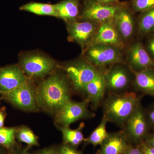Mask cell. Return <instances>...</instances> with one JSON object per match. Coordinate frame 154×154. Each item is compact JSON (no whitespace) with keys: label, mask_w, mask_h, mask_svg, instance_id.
<instances>
[{"label":"cell","mask_w":154,"mask_h":154,"mask_svg":"<svg viewBox=\"0 0 154 154\" xmlns=\"http://www.w3.org/2000/svg\"><path fill=\"white\" fill-rule=\"evenodd\" d=\"M37 100L40 110L54 114L71 99L67 78L52 72L36 88Z\"/></svg>","instance_id":"obj_1"},{"label":"cell","mask_w":154,"mask_h":154,"mask_svg":"<svg viewBox=\"0 0 154 154\" xmlns=\"http://www.w3.org/2000/svg\"><path fill=\"white\" fill-rule=\"evenodd\" d=\"M140 96L134 91L109 94L102 102L103 116L108 122L123 127L140 104Z\"/></svg>","instance_id":"obj_2"},{"label":"cell","mask_w":154,"mask_h":154,"mask_svg":"<svg viewBox=\"0 0 154 154\" xmlns=\"http://www.w3.org/2000/svg\"><path fill=\"white\" fill-rule=\"evenodd\" d=\"M84 52L86 60L100 70H105L116 64L125 63L123 50L110 45H94Z\"/></svg>","instance_id":"obj_3"},{"label":"cell","mask_w":154,"mask_h":154,"mask_svg":"<svg viewBox=\"0 0 154 154\" xmlns=\"http://www.w3.org/2000/svg\"><path fill=\"white\" fill-rule=\"evenodd\" d=\"M2 94L3 99L19 110L29 112H37L40 110L36 88L28 80L14 91Z\"/></svg>","instance_id":"obj_4"},{"label":"cell","mask_w":154,"mask_h":154,"mask_svg":"<svg viewBox=\"0 0 154 154\" xmlns=\"http://www.w3.org/2000/svg\"><path fill=\"white\" fill-rule=\"evenodd\" d=\"M103 71L107 91L110 94L126 92L133 85V71L125 63L116 64Z\"/></svg>","instance_id":"obj_5"},{"label":"cell","mask_w":154,"mask_h":154,"mask_svg":"<svg viewBox=\"0 0 154 154\" xmlns=\"http://www.w3.org/2000/svg\"><path fill=\"white\" fill-rule=\"evenodd\" d=\"M89 104L87 99L79 102L70 100L54 114L55 124L58 128L69 127L80 120L93 118L95 114L88 109Z\"/></svg>","instance_id":"obj_6"},{"label":"cell","mask_w":154,"mask_h":154,"mask_svg":"<svg viewBox=\"0 0 154 154\" xmlns=\"http://www.w3.org/2000/svg\"><path fill=\"white\" fill-rule=\"evenodd\" d=\"M65 69L67 78L75 90L82 93L86 85L101 71L86 59L72 62Z\"/></svg>","instance_id":"obj_7"},{"label":"cell","mask_w":154,"mask_h":154,"mask_svg":"<svg viewBox=\"0 0 154 154\" xmlns=\"http://www.w3.org/2000/svg\"><path fill=\"white\" fill-rule=\"evenodd\" d=\"M19 66L26 76L38 79L50 75L54 71L55 63L50 58L38 54H30L21 58Z\"/></svg>","instance_id":"obj_8"},{"label":"cell","mask_w":154,"mask_h":154,"mask_svg":"<svg viewBox=\"0 0 154 154\" xmlns=\"http://www.w3.org/2000/svg\"><path fill=\"white\" fill-rule=\"evenodd\" d=\"M123 4L104 5L96 0H84L79 20L91 21L100 24L114 19L116 14Z\"/></svg>","instance_id":"obj_9"},{"label":"cell","mask_w":154,"mask_h":154,"mask_svg":"<svg viewBox=\"0 0 154 154\" xmlns=\"http://www.w3.org/2000/svg\"><path fill=\"white\" fill-rule=\"evenodd\" d=\"M123 131L133 145H140L149 134L150 128L146 116V111L140 104L128 120Z\"/></svg>","instance_id":"obj_10"},{"label":"cell","mask_w":154,"mask_h":154,"mask_svg":"<svg viewBox=\"0 0 154 154\" xmlns=\"http://www.w3.org/2000/svg\"><path fill=\"white\" fill-rule=\"evenodd\" d=\"M66 24L69 40L79 45L83 51L91 46L99 24L81 20Z\"/></svg>","instance_id":"obj_11"},{"label":"cell","mask_w":154,"mask_h":154,"mask_svg":"<svg viewBox=\"0 0 154 154\" xmlns=\"http://www.w3.org/2000/svg\"><path fill=\"white\" fill-rule=\"evenodd\" d=\"M126 51L125 63L133 71L154 69V60L140 42H134Z\"/></svg>","instance_id":"obj_12"},{"label":"cell","mask_w":154,"mask_h":154,"mask_svg":"<svg viewBox=\"0 0 154 154\" xmlns=\"http://www.w3.org/2000/svg\"><path fill=\"white\" fill-rule=\"evenodd\" d=\"M97 44L110 45L123 50L126 45L119 35L113 20L99 24L91 46Z\"/></svg>","instance_id":"obj_13"},{"label":"cell","mask_w":154,"mask_h":154,"mask_svg":"<svg viewBox=\"0 0 154 154\" xmlns=\"http://www.w3.org/2000/svg\"><path fill=\"white\" fill-rule=\"evenodd\" d=\"M27 77L19 66L0 67V93L14 91L27 81Z\"/></svg>","instance_id":"obj_14"},{"label":"cell","mask_w":154,"mask_h":154,"mask_svg":"<svg viewBox=\"0 0 154 154\" xmlns=\"http://www.w3.org/2000/svg\"><path fill=\"white\" fill-rule=\"evenodd\" d=\"M113 22L122 38L126 44L132 38L135 31L136 22L132 12L123 4L116 14Z\"/></svg>","instance_id":"obj_15"},{"label":"cell","mask_w":154,"mask_h":154,"mask_svg":"<svg viewBox=\"0 0 154 154\" xmlns=\"http://www.w3.org/2000/svg\"><path fill=\"white\" fill-rule=\"evenodd\" d=\"M107 91L104 71H100L94 79L88 83L84 89V93L94 110H97L102 104Z\"/></svg>","instance_id":"obj_16"},{"label":"cell","mask_w":154,"mask_h":154,"mask_svg":"<svg viewBox=\"0 0 154 154\" xmlns=\"http://www.w3.org/2000/svg\"><path fill=\"white\" fill-rule=\"evenodd\" d=\"M132 146L122 130L109 133L97 154H123Z\"/></svg>","instance_id":"obj_17"},{"label":"cell","mask_w":154,"mask_h":154,"mask_svg":"<svg viewBox=\"0 0 154 154\" xmlns=\"http://www.w3.org/2000/svg\"><path fill=\"white\" fill-rule=\"evenodd\" d=\"M133 72V86L136 91L154 98V69Z\"/></svg>","instance_id":"obj_18"},{"label":"cell","mask_w":154,"mask_h":154,"mask_svg":"<svg viewBox=\"0 0 154 154\" xmlns=\"http://www.w3.org/2000/svg\"><path fill=\"white\" fill-rule=\"evenodd\" d=\"M54 5L57 17L63 19L66 23L79 20L80 0H64Z\"/></svg>","instance_id":"obj_19"},{"label":"cell","mask_w":154,"mask_h":154,"mask_svg":"<svg viewBox=\"0 0 154 154\" xmlns=\"http://www.w3.org/2000/svg\"><path fill=\"white\" fill-rule=\"evenodd\" d=\"M85 126V124L82 122L76 129H71L69 127L58 128L62 134L63 143L75 148L79 146L85 140L82 132Z\"/></svg>","instance_id":"obj_20"},{"label":"cell","mask_w":154,"mask_h":154,"mask_svg":"<svg viewBox=\"0 0 154 154\" xmlns=\"http://www.w3.org/2000/svg\"><path fill=\"white\" fill-rule=\"evenodd\" d=\"M137 29L140 34L143 36L154 34V8L140 13Z\"/></svg>","instance_id":"obj_21"},{"label":"cell","mask_w":154,"mask_h":154,"mask_svg":"<svg viewBox=\"0 0 154 154\" xmlns=\"http://www.w3.org/2000/svg\"><path fill=\"white\" fill-rule=\"evenodd\" d=\"M20 10L36 15L57 17L55 5L50 4L38 2L29 3L20 7Z\"/></svg>","instance_id":"obj_22"},{"label":"cell","mask_w":154,"mask_h":154,"mask_svg":"<svg viewBox=\"0 0 154 154\" xmlns=\"http://www.w3.org/2000/svg\"><path fill=\"white\" fill-rule=\"evenodd\" d=\"M107 122L108 121L103 116L98 126L88 137L85 138L84 141L85 143L91 144L94 146H101L109 134L107 130Z\"/></svg>","instance_id":"obj_23"},{"label":"cell","mask_w":154,"mask_h":154,"mask_svg":"<svg viewBox=\"0 0 154 154\" xmlns=\"http://www.w3.org/2000/svg\"><path fill=\"white\" fill-rule=\"evenodd\" d=\"M17 127L0 128V146L10 151L18 146L16 139Z\"/></svg>","instance_id":"obj_24"},{"label":"cell","mask_w":154,"mask_h":154,"mask_svg":"<svg viewBox=\"0 0 154 154\" xmlns=\"http://www.w3.org/2000/svg\"><path fill=\"white\" fill-rule=\"evenodd\" d=\"M16 139L19 142L28 145V147L39 146L38 137L28 126L17 127Z\"/></svg>","instance_id":"obj_25"},{"label":"cell","mask_w":154,"mask_h":154,"mask_svg":"<svg viewBox=\"0 0 154 154\" xmlns=\"http://www.w3.org/2000/svg\"><path fill=\"white\" fill-rule=\"evenodd\" d=\"M133 11L142 13L154 8V0H132Z\"/></svg>","instance_id":"obj_26"},{"label":"cell","mask_w":154,"mask_h":154,"mask_svg":"<svg viewBox=\"0 0 154 154\" xmlns=\"http://www.w3.org/2000/svg\"><path fill=\"white\" fill-rule=\"evenodd\" d=\"M58 154H83L76 148L69 145L63 144L58 147Z\"/></svg>","instance_id":"obj_27"},{"label":"cell","mask_w":154,"mask_h":154,"mask_svg":"<svg viewBox=\"0 0 154 154\" xmlns=\"http://www.w3.org/2000/svg\"><path fill=\"white\" fill-rule=\"evenodd\" d=\"M146 116L150 128L154 129V105L146 111Z\"/></svg>","instance_id":"obj_28"},{"label":"cell","mask_w":154,"mask_h":154,"mask_svg":"<svg viewBox=\"0 0 154 154\" xmlns=\"http://www.w3.org/2000/svg\"><path fill=\"white\" fill-rule=\"evenodd\" d=\"M146 49L150 55L154 60V34L149 39Z\"/></svg>","instance_id":"obj_29"},{"label":"cell","mask_w":154,"mask_h":154,"mask_svg":"<svg viewBox=\"0 0 154 154\" xmlns=\"http://www.w3.org/2000/svg\"><path fill=\"white\" fill-rule=\"evenodd\" d=\"M28 148L25 149L21 148L17 146L15 148L9 151L8 154H33L28 150Z\"/></svg>","instance_id":"obj_30"},{"label":"cell","mask_w":154,"mask_h":154,"mask_svg":"<svg viewBox=\"0 0 154 154\" xmlns=\"http://www.w3.org/2000/svg\"><path fill=\"white\" fill-rule=\"evenodd\" d=\"M142 154H154V148L142 143L140 145Z\"/></svg>","instance_id":"obj_31"},{"label":"cell","mask_w":154,"mask_h":154,"mask_svg":"<svg viewBox=\"0 0 154 154\" xmlns=\"http://www.w3.org/2000/svg\"><path fill=\"white\" fill-rule=\"evenodd\" d=\"M36 154H58V147L50 146L41 150Z\"/></svg>","instance_id":"obj_32"},{"label":"cell","mask_w":154,"mask_h":154,"mask_svg":"<svg viewBox=\"0 0 154 154\" xmlns=\"http://www.w3.org/2000/svg\"><path fill=\"white\" fill-rule=\"evenodd\" d=\"M123 154H142L139 145H133Z\"/></svg>","instance_id":"obj_33"},{"label":"cell","mask_w":154,"mask_h":154,"mask_svg":"<svg viewBox=\"0 0 154 154\" xmlns=\"http://www.w3.org/2000/svg\"><path fill=\"white\" fill-rule=\"evenodd\" d=\"M7 115L6 107H1L0 108V128L4 127L5 119Z\"/></svg>","instance_id":"obj_34"},{"label":"cell","mask_w":154,"mask_h":154,"mask_svg":"<svg viewBox=\"0 0 154 154\" xmlns=\"http://www.w3.org/2000/svg\"><path fill=\"white\" fill-rule=\"evenodd\" d=\"M143 143L149 146L154 148V132L151 134H149L146 137Z\"/></svg>","instance_id":"obj_35"},{"label":"cell","mask_w":154,"mask_h":154,"mask_svg":"<svg viewBox=\"0 0 154 154\" xmlns=\"http://www.w3.org/2000/svg\"><path fill=\"white\" fill-rule=\"evenodd\" d=\"M96 1L104 5H114V4L119 3L118 0H96Z\"/></svg>","instance_id":"obj_36"},{"label":"cell","mask_w":154,"mask_h":154,"mask_svg":"<svg viewBox=\"0 0 154 154\" xmlns=\"http://www.w3.org/2000/svg\"><path fill=\"white\" fill-rule=\"evenodd\" d=\"M9 150L0 146V154H8Z\"/></svg>","instance_id":"obj_37"},{"label":"cell","mask_w":154,"mask_h":154,"mask_svg":"<svg viewBox=\"0 0 154 154\" xmlns=\"http://www.w3.org/2000/svg\"><path fill=\"white\" fill-rule=\"evenodd\" d=\"M1 98H0V103H1Z\"/></svg>","instance_id":"obj_38"}]
</instances>
